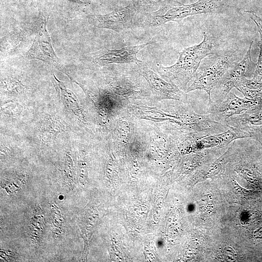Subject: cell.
<instances>
[{"label": "cell", "instance_id": "1", "mask_svg": "<svg viewBox=\"0 0 262 262\" xmlns=\"http://www.w3.org/2000/svg\"><path fill=\"white\" fill-rule=\"evenodd\" d=\"M203 39L199 44L185 48L179 52V57L173 65L164 66L156 65V70L164 78L176 84L186 92L187 84L193 79L202 60L212 54L213 45L204 33Z\"/></svg>", "mask_w": 262, "mask_h": 262}, {"label": "cell", "instance_id": "2", "mask_svg": "<svg viewBox=\"0 0 262 262\" xmlns=\"http://www.w3.org/2000/svg\"><path fill=\"white\" fill-rule=\"evenodd\" d=\"M240 57L237 51L230 50L213 53L203 59L186 93L196 90L205 91L210 98L211 92L225 73L236 63Z\"/></svg>", "mask_w": 262, "mask_h": 262}, {"label": "cell", "instance_id": "3", "mask_svg": "<svg viewBox=\"0 0 262 262\" xmlns=\"http://www.w3.org/2000/svg\"><path fill=\"white\" fill-rule=\"evenodd\" d=\"M225 3L224 0H199L191 4L166 6L147 14L139 22L141 27H155L169 22H180L188 16L216 12Z\"/></svg>", "mask_w": 262, "mask_h": 262}, {"label": "cell", "instance_id": "4", "mask_svg": "<svg viewBox=\"0 0 262 262\" xmlns=\"http://www.w3.org/2000/svg\"><path fill=\"white\" fill-rule=\"evenodd\" d=\"M252 40L243 59L230 67L222 76L211 92L208 106L222 101L233 87H238L245 78L253 76L256 63L251 57Z\"/></svg>", "mask_w": 262, "mask_h": 262}, {"label": "cell", "instance_id": "5", "mask_svg": "<svg viewBox=\"0 0 262 262\" xmlns=\"http://www.w3.org/2000/svg\"><path fill=\"white\" fill-rule=\"evenodd\" d=\"M139 65L138 71L148 84L154 96L159 100L172 99L184 102L186 93L176 84L162 79L148 65L143 62Z\"/></svg>", "mask_w": 262, "mask_h": 262}, {"label": "cell", "instance_id": "6", "mask_svg": "<svg viewBox=\"0 0 262 262\" xmlns=\"http://www.w3.org/2000/svg\"><path fill=\"white\" fill-rule=\"evenodd\" d=\"M224 124L239 130L248 138L262 144V103L251 107L241 114L229 117Z\"/></svg>", "mask_w": 262, "mask_h": 262}, {"label": "cell", "instance_id": "7", "mask_svg": "<svg viewBox=\"0 0 262 262\" xmlns=\"http://www.w3.org/2000/svg\"><path fill=\"white\" fill-rule=\"evenodd\" d=\"M155 42L151 40L141 45L127 46L118 49H101L91 53L89 57L92 62L100 66L111 64L133 63L139 65L143 62L137 58V53L145 47Z\"/></svg>", "mask_w": 262, "mask_h": 262}, {"label": "cell", "instance_id": "8", "mask_svg": "<svg viewBox=\"0 0 262 262\" xmlns=\"http://www.w3.org/2000/svg\"><path fill=\"white\" fill-rule=\"evenodd\" d=\"M260 103L262 102L258 99L238 97L231 91L221 102L208 105V112L215 120L224 124L229 117L241 114Z\"/></svg>", "mask_w": 262, "mask_h": 262}, {"label": "cell", "instance_id": "9", "mask_svg": "<svg viewBox=\"0 0 262 262\" xmlns=\"http://www.w3.org/2000/svg\"><path fill=\"white\" fill-rule=\"evenodd\" d=\"M136 12V6L130 4L107 14L90 15L89 22L96 28L110 29L120 33L132 26Z\"/></svg>", "mask_w": 262, "mask_h": 262}, {"label": "cell", "instance_id": "10", "mask_svg": "<svg viewBox=\"0 0 262 262\" xmlns=\"http://www.w3.org/2000/svg\"><path fill=\"white\" fill-rule=\"evenodd\" d=\"M26 57L52 64H58V59L52 47L46 21L41 26L32 46L26 54Z\"/></svg>", "mask_w": 262, "mask_h": 262}, {"label": "cell", "instance_id": "11", "mask_svg": "<svg viewBox=\"0 0 262 262\" xmlns=\"http://www.w3.org/2000/svg\"><path fill=\"white\" fill-rule=\"evenodd\" d=\"M112 89L123 98H140L150 94L146 89L142 88L136 83L127 79H118L112 83Z\"/></svg>", "mask_w": 262, "mask_h": 262}, {"label": "cell", "instance_id": "12", "mask_svg": "<svg viewBox=\"0 0 262 262\" xmlns=\"http://www.w3.org/2000/svg\"><path fill=\"white\" fill-rule=\"evenodd\" d=\"M30 223V236L37 244L40 241L43 230L44 219L39 206L35 207Z\"/></svg>", "mask_w": 262, "mask_h": 262}, {"label": "cell", "instance_id": "13", "mask_svg": "<svg viewBox=\"0 0 262 262\" xmlns=\"http://www.w3.org/2000/svg\"><path fill=\"white\" fill-rule=\"evenodd\" d=\"M249 17L256 24L258 32L260 34V40L258 46L260 49V52L258 62L256 63V67L253 78L258 81H262V20L255 13L252 11H245Z\"/></svg>", "mask_w": 262, "mask_h": 262}, {"label": "cell", "instance_id": "14", "mask_svg": "<svg viewBox=\"0 0 262 262\" xmlns=\"http://www.w3.org/2000/svg\"><path fill=\"white\" fill-rule=\"evenodd\" d=\"M65 180L69 187L71 188L73 183V162L70 157L67 156L65 163Z\"/></svg>", "mask_w": 262, "mask_h": 262}, {"label": "cell", "instance_id": "15", "mask_svg": "<svg viewBox=\"0 0 262 262\" xmlns=\"http://www.w3.org/2000/svg\"><path fill=\"white\" fill-rule=\"evenodd\" d=\"M145 4H152L164 0H141Z\"/></svg>", "mask_w": 262, "mask_h": 262}, {"label": "cell", "instance_id": "16", "mask_svg": "<svg viewBox=\"0 0 262 262\" xmlns=\"http://www.w3.org/2000/svg\"><path fill=\"white\" fill-rule=\"evenodd\" d=\"M74 0V1H80V2H83L84 1V0Z\"/></svg>", "mask_w": 262, "mask_h": 262}]
</instances>
